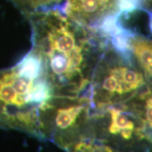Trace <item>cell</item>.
<instances>
[{
  "label": "cell",
  "mask_w": 152,
  "mask_h": 152,
  "mask_svg": "<svg viewBox=\"0 0 152 152\" xmlns=\"http://www.w3.org/2000/svg\"><path fill=\"white\" fill-rule=\"evenodd\" d=\"M149 29H150V31H151V33L152 34V12H151V13H149Z\"/></svg>",
  "instance_id": "ba28073f"
},
{
  "label": "cell",
  "mask_w": 152,
  "mask_h": 152,
  "mask_svg": "<svg viewBox=\"0 0 152 152\" xmlns=\"http://www.w3.org/2000/svg\"><path fill=\"white\" fill-rule=\"evenodd\" d=\"M26 14L51 8L63 0H10Z\"/></svg>",
  "instance_id": "8992f818"
},
{
  "label": "cell",
  "mask_w": 152,
  "mask_h": 152,
  "mask_svg": "<svg viewBox=\"0 0 152 152\" xmlns=\"http://www.w3.org/2000/svg\"><path fill=\"white\" fill-rule=\"evenodd\" d=\"M59 147L66 152H123L87 132H80L71 140L63 142Z\"/></svg>",
  "instance_id": "277c9868"
},
{
  "label": "cell",
  "mask_w": 152,
  "mask_h": 152,
  "mask_svg": "<svg viewBox=\"0 0 152 152\" xmlns=\"http://www.w3.org/2000/svg\"><path fill=\"white\" fill-rule=\"evenodd\" d=\"M27 15L33 30V49L42 58L56 96L84 94L106 43L56 8Z\"/></svg>",
  "instance_id": "6da1fadb"
},
{
  "label": "cell",
  "mask_w": 152,
  "mask_h": 152,
  "mask_svg": "<svg viewBox=\"0 0 152 152\" xmlns=\"http://www.w3.org/2000/svg\"><path fill=\"white\" fill-rule=\"evenodd\" d=\"M132 56L131 52L106 47L94 66L86 91L92 108L121 103L147 85L142 70L132 62Z\"/></svg>",
  "instance_id": "7a4b0ae2"
},
{
  "label": "cell",
  "mask_w": 152,
  "mask_h": 152,
  "mask_svg": "<svg viewBox=\"0 0 152 152\" xmlns=\"http://www.w3.org/2000/svg\"><path fill=\"white\" fill-rule=\"evenodd\" d=\"M144 0H118V12L120 15L130 13L143 4Z\"/></svg>",
  "instance_id": "52a82bcc"
},
{
  "label": "cell",
  "mask_w": 152,
  "mask_h": 152,
  "mask_svg": "<svg viewBox=\"0 0 152 152\" xmlns=\"http://www.w3.org/2000/svg\"><path fill=\"white\" fill-rule=\"evenodd\" d=\"M129 45L145 80L152 85V41L142 36L132 35L129 38Z\"/></svg>",
  "instance_id": "5b68a950"
},
{
  "label": "cell",
  "mask_w": 152,
  "mask_h": 152,
  "mask_svg": "<svg viewBox=\"0 0 152 152\" xmlns=\"http://www.w3.org/2000/svg\"><path fill=\"white\" fill-rule=\"evenodd\" d=\"M62 11L67 18L93 32L106 17L118 14V0H67Z\"/></svg>",
  "instance_id": "3957f363"
}]
</instances>
